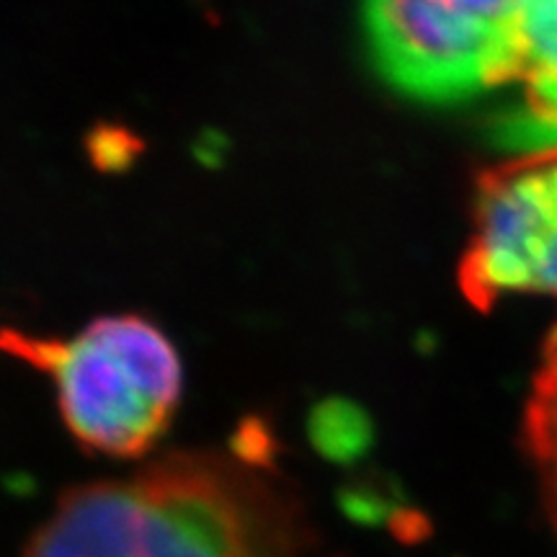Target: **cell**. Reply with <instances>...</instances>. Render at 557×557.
I'll use <instances>...</instances> for the list:
<instances>
[{
	"instance_id": "cell-1",
	"label": "cell",
	"mask_w": 557,
	"mask_h": 557,
	"mask_svg": "<svg viewBox=\"0 0 557 557\" xmlns=\"http://www.w3.org/2000/svg\"><path fill=\"white\" fill-rule=\"evenodd\" d=\"M21 557H329L302 500L248 451H176L67 491Z\"/></svg>"
},
{
	"instance_id": "cell-2",
	"label": "cell",
	"mask_w": 557,
	"mask_h": 557,
	"mask_svg": "<svg viewBox=\"0 0 557 557\" xmlns=\"http://www.w3.org/2000/svg\"><path fill=\"white\" fill-rule=\"evenodd\" d=\"M0 348L50 374L65 429L96 455H148L184 395L178 348L135 312L96 318L67 341L5 331Z\"/></svg>"
},
{
	"instance_id": "cell-3",
	"label": "cell",
	"mask_w": 557,
	"mask_h": 557,
	"mask_svg": "<svg viewBox=\"0 0 557 557\" xmlns=\"http://www.w3.org/2000/svg\"><path fill=\"white\" fill-rule=\"evenodd\" d=\"M380 73L423 101H451L517 78L521 3L385 0L364 9Z\"/></svg>"
},
{
	"instance_id": "cell-4",
	"label": "cell",
	"mask_w": 557,
	"mask_h": 557,
	"mask_svg": "<svg viewBox=\"0 0 557 557\" xmlns=\"http://www.w3.org/2000/svg\"><path fill=\"white\" fill-rule=\"evenodd\" d=\"M462 287L480 305L506 292H557V150L532 152L480 186Z\"/></svg>"
},
{
	"instance_id": "cell-5",
	"label": "cell",
	"mask_w": 557,
	"mask_h": 557,
	"mask_svg": "<svg viewBox=\"0 0 557 557\" xmlns=\"http://www.w3.org/2000/svg\"><path fill=\"white\" fill-rule=\"evenodd\" d=\"M517 83L524 107L508 135L529 152L557 150V0L521 3Z\"/></svg>"
},
{
	"instance_id": "cell-6",
	"label": "cell",
	"mask_w": 557,
	"mask_h": 557,
	"mask_svg": "<svg viewBox=\"0 0 557 557\" xmlns=\"http://www.w3.org/2000/svg\"><path fill=\"white\" fill-rule=\"evenodd\" d=\"M532 436L557 521V364H547L537 382L532 410Z\"/></svg>"
}]
</instances>
